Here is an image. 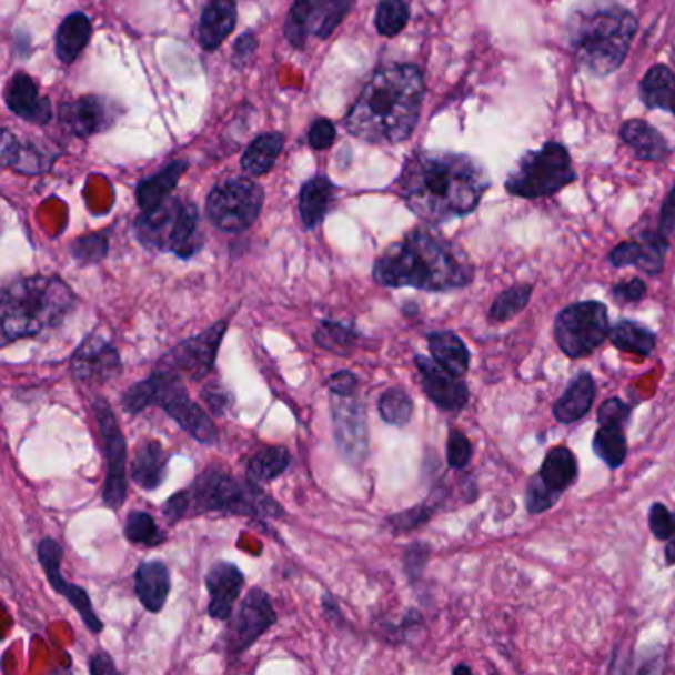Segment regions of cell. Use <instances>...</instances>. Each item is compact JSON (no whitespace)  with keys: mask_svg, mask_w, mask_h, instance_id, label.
I'll return each mask as SVG.
<instances>
[{"mask_svg":"<svg viewBox=\"0 0 675 675\" xmlns=\"http://www.w3.org/2000/svg\"><path fill=\"white\" fill-rule=\"evenodd\" d=\"M70 371L73 379L80 383L88 386H103L118 379L123 371V363L118 347L110 339L93 333L73 351Z\"/></svg>","mask_w":675,"mask_h":675,"instance_id":"cell-18","label":"cell"},{"mask_svg":"<svg viewBox=\"0 0 675 675\" xmlns=\"http://www.w3.org/2000/svg\"><path fill=\"white\" fill-rule=\"evenodd\" d=\"M92 37V22L83 12H73L58 28L56 34V54L64 62L72 64Z\"/></svg>","mask_w":675,"mask_h":675,"instance_id":"cell-32","label":"cell"},{"mask_svg":"<svg viewBox=\"0 0 675 675\" xmlns=\"http://www.w3.org/2000/svg\"><path fill=\"white\" fill-rule=\"evenodd\" d=\"M123 535L133 545H145V547H159L163 545V531L159 530L155 517L147 512H131L123 525Z\"/></svg>","mask_w":675,"mask_h":675,"instance_id":"cell-41","label":"cell"},{"mask_svg":"<svg viewBox=\"0 0 675 675\" xmlns=\"http://www.w3.org/2000/svg\"><path fill=\"white\" fill-rule=\"evenodd\" d=\"M187 169H189V163L173 161L169 167H164L161 173H157L155 177L139 183L138 204L141 212L155 209L161 202L167 201Z\"/></svg>","mask_w":675,"mask_h":675,"instance_id":"cell-34","label":"cell"},{"mask_svg":"<svg viewBox=\"0 0 675 675\" xmlns=\"http://www.w3.org/2000/svg\"><path fill=\"white\" fill-rule=\"evenodd\" d=\"M335 135H338V131H335V125L329 121V119H318L310 129V145L313 149H329L331 143L335 141Z\"/></svg>","mask_w":675,"mask_h":675,"instance_id":"cell-52","label":"cell"},{"mask_svg":"<svg viewBox=\"0 0 675 675\" xmlns=\"http://www.w3.org/2000/svg\"><path fill=\"white\" fill-rule=\"evenodd\" d=\"M531 295H533L531 283H520V285H513L510 290L500 293L490 310V321L503 323V321L512 320L530 305Z\"/></svg>","mask_w":675,"mask_h":675,"instance_id":"cell-42","label":"cell"},{"mask_svg":"<svg viewBox=\"0 0 675 675\" xmlns=\"http://www.w3.org/2000/svg\"><path fill=\"white\" fill-rule=\"evenodd\" d=\"M447 466L452 470H464L472 460V442L464 432L450 430L446 444Z\"/></svg>","mask_w":675,"mask_h":675,"instance_id":"cell-48","label":"cell"},{"mask_svg":"<svg viewBox=\"0 0 675 675\" xmlns=\"http://www.w3.org/2000/svg\"><path fill=\"white\" fill-rule=\"evenodd\" d=\"M575 181V167L566 147L551 141L538 151H527L521 157L505 179V189L520 199H543Z\"/></svg>","mask_w":675,"mask_h":675,"instance_id":"cell-9","label":"cell"},{"mask_svg":"<svg viewBox=\"0 0 675 675\" xmlns=\"http://www.w3.org/2000/svg\"><path fill=\"white\" fill-rule=\"evenodd\" d=\"M454 674H472V667L456 666V667H454Z\"/></svg>","mask_w":675,"mask_h":675,"instance_id":"cell-61","label":"cell"},{"mask_svg":"<svg viewBox=\"0 0 675 675\" xmlns=\"http://www.w3.org/2000/svg\"><path fill=\"white\" fill-rule=\"evenodd\" d=\"M430 548L424 543H414L406 551V557H404V568L411 576V581H416L420 575V571L426 565V558H429Z\"/></svg>","mask_w":675,"mask_h":675,"instance_id":"cell-53","label":"cell"},{"mask_svg":"<svg viewBox=\"0 0 675 675\" xmlns=\"http://www.w3.org/2000/svg\"><path fill=\"white\" fill-rule=\"evenodd\" d=\"M359 339L361 333L349 321L321 320L313 333V341L318 347L339 355H347L349 351H353Z\"/></svg>","mask_w":675,"mask_h":675,"instance_id":"cell-38","label":"cell"},{"mask_svg":"<svg viewBox=\"0 0 675 675\" xmlns=\"http://www.w3.org/2000/svg\"><path fill=\"white\" fill-rule=\"evenodd\" d=\"M4 98H7L9 110L14 115L27 119L30 123L47 125L50 118H52L50 101L40 95L37 82L30 75H27V73L12 75Z\"/></svg>","mask_w":675,"mask_h":675,"instance_id":"cell-23","label":"cell"},{"mask_svg":"<svg viewBox=\"0 0 675 675\" xmlns=\"http://www.w3.org/2000/svg\"><path fill=\"white\" fill-rule=\"evenodd\" d=\"M290 466H292V454L288 447L265 446L250 457L246 470L248 480L254 484H268L285 474Z\"/></svg>","mask_w":675,"mask_h":675,"instance_id":"cell-35","label":"cell"},{"mask_svg":"<svg viewBox=\"0 0 675 675\" xmlns=\"http://www.w3.org/2000/svg\"><path fill=\"white\" fill-rule=\"evenodd\" d=\"M629 416V406L626 402L621 399H608L603 402V406L596 412V419H598V426H626Z\"/></svg>","mask_w":675,"mask_h":675,"instance_id":"cell-50","label":"cell"},{"mask_svg":"<svg viewBox=\"0 0 675 675\" xmlns=\"http://www.w3.org/2000/svg\"><path fill=\"white\" fill-rule=\"evenodd\" d=\"M355 0H298L285 20V38L303 48L310 38H328L347 17Z\"/></svg>","mask_w":675,"mask_h":675,"instance_id":"cell-14","label":"cell"},{"mask_svg":"<svg viewBox=\"0 0 675 675\" xmlns=\"http://www.w3.org/2000/svg\"><path fill=\"white\" fill-rule=\"evenodd\" d=\"M636 32L638 20L616 0H588L566 22V38L578 64L596 78L621 68Z\"/></svg>","mask_w":675,"mask_h":675,"instance_id":"cell-4","label":"cell"},{"mask_svg":"<svg viewBox=\"0 0 675 675\" xmlns=\"http://www.w3.org/2000/svg\"><path fill=\"white\" fill-rule=\"evenodd\" d=\"M274 604L264 588H252L232 614L230 626L224 634V648L230 656H242L252 648L268 629L274 626Z\"/></svg>","mask_w":675,"mask_h":675,"instance_id":"cell-15","label":"cell"},{"mask_svg":"<svg viewBox=\"0 0 675 675\" xmlns=\"http://www.w3.org/2000/svg\"><path fill=\"white\" fill-rule=\"evenodd\" d=\"M333 436L341 456L353 466H361L369 456V424L365 404L356 394H331Z\"/></svg>","mask_w":675,"mask_h":675,"instance_id":"cell-16","label":"cell"},{"mask_svg":"<svg viewBox=\"0 0 675 675\" xmlns=\"http://www.w3.org/2000/svg\"><path fill=\"white\" fill-rule=\"evenodd\" d=\"M669 240L659 232H644L639 240L622 242L611 252V264L614 268L636 265L648 275H657L664 270Z\"/></svg>","mask_w":675,"mask_h":675,"instance_id":"cell-22","label":"cell"},{"mask_svg":"<svg viewBox=\"0 0 675 675\" xmlns=\"http://www.w3.org/2000/svg\"><path fill=\"white\" fill-rule=\"evenodd\" d=\"M323 611H325V616H328L331 622H338L339 618H341V611H339L338 603H335L329 594L323 596Z\"/></svg>","mask_w":675,"mask_h":675,"instance_id":"cell-59","label":"cell"},{"mask_svg":"<svg viewBox=\"0 0 675 675\" xmlns=\"http://www.w3.org/2000/svg\"><path fill=\"white\" fill-rule=\"evenodd\" d=\"M335 187L325 177H313L308 183L303 184L300 192V216L303 226L313 230L320 226L323 219L328 216L333 201Z\"/></svg>","mask_w":675,"mask_h":675,"instance_id":"cell-30","label":"cell"},{"mask_svg":"<svg viewBox=\"0 0 675 675\" xmlns=\"http://www.w3.org/2000/svg\"><path fill=\"white\" fill-rule=\"evenodd\" d=\"M406 24H409V7L404 0H381L374 19L379 34L386 38L396 37Z\"/></svg>","mask_w":675,"mask_h":675,"instance_id":"cell-44","label":"cell"},{"mask_svg":"<svg viewBox=\"0 0 675 675\" xmlns=\"http://www.w3.org/2000/svg\"><path fill=\"white\" fill-rule=\"evenodd\" d=\"M416 366L424 393L439 409L446 412H460L466 409L470 391L462 376L450 373L432 355H416Z\"/></svg>","mask_w":675,"mask_h":675,"instance_id":"cell-19","label":"cell"},{"mask_svg":"<svg viewBox=\"0 0 675 675\" xmlns=\"http://www.w3.org/2000/svg\"><path fill=\"white\" fill-rule=\"evenodd\" d=\"M37 548L38 561H40L42 571L47 575L48 584L54 588L56 593L62 594L66 601L72 604L73 611L78 612V616L82 618L83 624L88 626V629L92 634H101L103 632V622L100 621V616L93 611L90 594L85 593L82 586L68 583L64 576H62V571H60L62 557H64L62 545L56 538L44 537L40 538Z\"/></svg>","mask_w":675,"mask_h":675,"instance_id":"cell-17","label":"cell"},{"mask_svg":"<svg viewBox=\"0 0 675 675\" xmlns=\"http://www.w3.org/2000/svg\"><path fill=\"white\" fill-rule=\"evenodd\" d=\"M204 586L210 594V618L230 621L234 614L238 596L244 586V573L232 563L219 561L210 566L209 573L204 576Z\"/></svg>","mask_w":675,"mask_h":675,"instance_id":"cell-21","label":"cell"},{"mask_svg":"<svg viewBox=\"0 0 675 675\" xmlns=\"http://www.w3.org/2000/svg\"><path fill=\"white\" fill-rule=\"evenodd\" d=\"M430 355L456 376H464L470 371V351L466 343L452 331H432L429 333Z\"/></svg>","mask_w":675,"mask_h":675,"instance_id":"cell-31","label":"cell"},{"mask_svg":"<svg viewBox=\"0 0 675 675\" xmlns=\"http://www.w3.org/2000/svg\"><path fill=\"white\" fill-rule=\"evenodd\" d=\"M121 406L131 416H138L147 409L157 406L199 444L204 446L219 444L216 424L189 396L183 376L169 369L157 366L155 373H151L149 379L129 386L121 396Z\"/></svg>","mask_w":675,"mask_h":675,"instance_id":"cell-6","label":"cell"},{"mask_svg":"<svg viewBox=\"0 0 675 675\" xmlns=\"http://www.w3.org/2000/svg\"><path fill=\"white\" fill-rule=\"evenodd\" d=\"M202 399L206 402L209 411L216 416H222L224 412L229 411L230 402H232V396L220 384H210L209 389H204Z\"/></svg>","mask_w":675,"mask_h":675,"instance_id":"cell-54","label":"cell"},{"mask_svg":"<svg viewBox=\"0 0 675 675\" xmlns=\"http://www.w3.org/2000/svg\"><path fill=\"white\" fill-rule=\"evenodd\" d=\"M90 672L95 675L115 674V672H118V667H115L113 659H111L108 654L98 652V654H93V656L90 657Z\"/></svg>","mask_w":675,"mask_h":675,"instance_id":"cell-58","label":"cell"},{"mask_svg":"<svg viewBox=\"0 0 675 675\" xmlns=\"http://www.w3.org/2000/svg\"><path fill=\"white\" fill-rule=\"evenodd\" d=\"M621 138L642 161H664L669 155L666 139L648 121L629 119L622 123Z\"/></svg>","mask_w":675,"mask_h":675,"instance_id":"cell-27","label":"cell"},{"mask_svg":"<svg viewBox=\"0 0 675 675\" xmlns=\"http://www.w3.org/2000/svg\"><path fill=\"white\" fill-rule=\"evenodd\" d=\"M657 232L662 236L667 238L675 232V184L672 187V191L666 197V201L662 204L659 210V222H657Z\"/></svg>","mask_w":675,"mask_h":675,"instance_id":"cell-55","label":"cell"},{"mask_svg":"<svg viewBox=\"0 0 675 675\" xmlns=\"http://www.w3.org/2000/svg\"><path fill=\"white\" fill-rule=\"evenodd\" d=\"M492 179L475 157L450 151H420L406 161L396 189L424 222L442 224L477 209Z\"/></svg>","mask_w":675,"mask_h":675,"instance_id":"cell-1","label":"cell"},{"mask_svg":"<svg viewBox=\"0 0 675 675\" xmlns=\"http://www.w3.org/2000/svg\"><path fill=\"white\" fill-rule=\"evenodd\" d=\"M649 530L654 537L664 541L675 535V513L667 512L664 503H654L649 510Z\"/></svg>","mask_w":675,"mask_h":675,"instance_id":"cell-49","label":"cell"},{"mask_svg":"<svg viewBox=\"0 0 675 675\" xmlns=\"http://www.w3.org/2000/svg\"><path fill=\"white\" fill-rule=\"evenodd\" d=\"M135 236L147 250L189 260L202 248L199 210L192 202L169 197L155 209L141 212L135 220Z\"/></svg>","mask_w":675,"mask_h":675,"instance_id":"cell-8","label":"cell"},{"mask_svg":"<svg viewBox=\"0 0 675 675\" xmlns=\"http://www.w3.org/2000/svg\"><path fill=\"white\" fill-rule=\"evenodd\" d=\"M639 98L648 110H664L675 115L674 72L667 66H652L639 82Z\"/></svg>","mask_w":675,"mask_h":675,"instance_id":"cell-29","label":"cell"},{"mask_svg":"<svg viewBox=\"0 0 675 675\" xmlns=\"http://www.w3.org/2000/svg\"><path fill=\"white\" fill-rule=\"evenodd\" d=\"M229 331V321H216L212 328L184 339L174 345L167 355L159 359L157 366L169 369L191 381H202L216 365L222 339Z\"/></svg>","mask_w":675,"mask_h":675,"instance_id":"cell-13","label":"cell"},{"mask_svg":"<svg viewBox=\"0 0 675 675\" xmlns=\"http://www.w3.org/2000/svg\"><path fill=\"white\" fill-rule=\"evenodd\" d=\"M171 593V571L163 561H145L135 573V594L145 611L161 612Z\"/></svg>","mask_w":675,"mask_h":675,"instance_id":"cell-25","label":"cell"},{"mask_svg":"<svg viewBox=\"0 0 675 675\" xmlns=\"http://www.w3.org/2000/svg\"><path fill=\"white\" fill-rule=\"evenodd\" d=\"M424 93V75L416 66H386L374 73L349 111V133L376 145L406 141L419 123Z\"/></svg>","mask_w":675,"mask_h":675,"instance_id":"cell-2","label":"cell"},{"mask_svg":"<svg viewBox=\"0 0 675 675\" xmlns=\"http://www.w3.org/2000/svg\"><path fill=\"white\" fill-rule=\"evenodd\" d=\"M2 161L7 167L28 174L42 173L52 164V159L44 151H40L32 143H22L9 129H4L2 133Z\"/></svg>","mask_w":675,"mask_h":675,"instance_id":"cell-33","label":"cell"},{"mask_svg":"<svg viewBox=\"0 0 675 675\" xmlns=\"http://www.w3.org/2000/svg\"><path fill=\"white\" fill-rule=\"evenodd\" d=\"M110 252V242L108 234H88V236L78 238L72 244V256L80 264H98Z\"/></svg>","mask_w":675,"mask_h":675,"instance_id":"cell-45","label":"cell"},{"mask_svg":"<svg viewBox=\"0 0 675 675\" xmlns=\"http://www.w3.org/2000/svg\"><path fill=\"white\" fill-rule=\"evenodd\" d=\"M258 40L254 37V32H244L242 37L238 38L236 44H234V64L246 66L252 56L256 52Z\"/></svg>","mask_w":675,"mask_h":675,"instance_id":"cell-57","label":"cell"},{"mask_svg":"<svg viewBox=\"0 0 675 675\" xmlns=\"http://www.w3.org/2000/svg\"><path fill=\"white\" fill-rule=\"evenodd\" d=\"M282 149V133H264L248 145L246 153L242 155V169L252 177L268 173L274 167Z\"/></svg>","mask_w":675,"mask_h":675,"instance_id":"cell-39","label":"cell"},{"mask_svg":"<svg viewBox=\"0 0 675 675\" xmlns=\"http://www.w3.org/2000/svg\"><path fill=\"white\" fill-rule=\"evenodd\" d=\"M374 282L384 288H414L422 292H456L474 280L470 258L446 238L414 230L386 248L373 265Z\"/></svg>","mask_w":675,"mask_h":675,"instance_id":"cell-3","label":"cell"},{"mask_svg":"<svg viewBox=\"0 0 675 675\" xmlns=\"http://www.w3.org/2000/svg\"><path fill=\"white\" fill-rule=\"evenodd\" d=\"M379 414L389 426L404 429L414 414V402L406 391L389 389L379 399Z\"/></svg>","mask_w":675,"mask_h":675,"instance_id":"cell-43","label":"cell"},{"mask_svg":"<svg viewBox=\"0 0 675 675\" xmlns=\"http://www.w3.org/2000/svg\"><path fill=\"white\" fill-rule=\"evenodd\" d=\"M611 335L608 311L601 302H578L558 311L555 320L557 345L568 359H583Z\"/></svg>","mask_w":675,"mask_h":675,"instance_id":"cell-10","label":"cell"},{"mask_svg":"<svg viewBox=\"0 0 675 675\" xmlns=\"http://www.w3.org/2000/svg\"><path fill=\"white\" fill-rule=\"evenodd\" d=\"M329 393L356 394L359 393V379L351 371H339L329 376Z\"/></svg>","mask_w":675,"mask_h":675,"instance_id":"cell-56","label":"cell"},{"mask_svg":"<svg viewBox=\"0 0 675 675\" xmlns=\"http://www.w3.org/2000/svg\"><path fill=\"white\" fill-rule=\"evenodd\" d=\"M612 345L632 355L649 356L656 349L657 338L654 331L644 328L638 321H618L611 328Z\"/></svg>","mask_w":675,"mask_h":675,"instance_id":"cell-37","label":"cell"},{"mask_svg":"<svg viewBox=\"0 0 675 675\" xmlns=\"http://www.w3.org/2000/svg\"><path fill=\"white\" fill-rule=\"evenodd\" d=\"M593 450L606 466L611 470H618L628 456V442L624 436V426H612V424L601 426L594 434Z\"/></svg>","mask_w":675,"mask_h":675,"instance_id":"cell-40","label":"cell"},{"mask_svg":"<svg viewBox=\"0 0 675 675\" xmlns=\"http://www.w3.org/2000/svg\"><path fill=\"white\" fill-rule=\"evenodd\" d=\"M78 305L72 288L58 275H30L9 283L0 303L2 341L37 338L58 328Z\"/></svg>","mask_w":675,"mask_h":675,"instance_id":"cell-5","label":"cell"},{"mask_svg":"<svg viewBox=\"0 0 675 675\" xmlns=\"http://www.w3.org/2000/svg\"><path fill=\"white\" fill-rule=\"evenodd\" d=\"M189 515L199 517L204 513H222L234 517L254 520H282V505L270 497L254 482H242L222 470L202 472L187 490Z\"/></svg>","mask_w":675,"mask_h":675,"instance_id":"cell-7","label":"cell"},{"mask_svg":"<svg viewBox=\"0 0 675 675\" xmlns=\"http://www.w3.org/2000/svg\"><path fill=\"white\" fill-rule=\"evenodd\" d=\"M119 111L113 103L95 95H85L80 100L68 101L60 108V123L66 131L78 138H90L113 125Z\"/></svg>","mask_w":675,"mask_h":675,"instance_id":"cell-20","label":"cell"},{"mask_svg":"<svg viewBox=\"0 0 675 675\" xmlns=\"http://www.w3.org/2000/svg\"><path fill=\"white\" fill-rule=\"evenodd\" d=\"M236 27V2L234 0H209L202 10L199 40L204 50L216 48L232 34Z\"/></svg>","mask_w":675,"mask_h":675,"instance_id":"cell-26","label":"cell"},{"mask_svg":"<svg viewBox=\"0 0 675 675\" xmlns=\"http://www.w3.org/2000/svg\"><path fill=\"white\" fill-rule=\"evenodd\" d=\"M646 293H648V285L639 278H629L628 282L616 283L612 288L614 300L621 303L642 302L646 298Z\"/></svg>","mask_w":675,"mask_h":675,"instance_id":"cell-51","label":"cell"},{"mask_svg":"<svg viewBox=\"0 0 675 675\" xmlns=\"http://www.w3.org/2000/svg\"><path fill=\"white\" fill-rule=\"evenodd\" d=\"M264 204V191L252 179H229L216 184L206 201V214L216 229L240 234L256 222Z\"/></svg>","mask_w":675,"mask_h":675,"instance_id":"cell-11","label":"cell"},{"mask_svg":"<svg viewBox=\"0 0 675 675\" xmlns=\"http://www.w3.org/2000/svg\"><path fill=\"white\" fill-rule=\"evenodd\" d=\"M561 495H563V493L557 492V490H553L551 485L545 484V480L537 474L535 477H531L530 485H527V497H525V502H527V512H530L531 515H541V513L551 510V507L558 502Z\"/></svg>","mask_w":675,"mask_h":675,"instance_id":"cell-46","label":"cell"},{"mask_svg":"<svg viewBox=\"0 0 675 675\" xmlns=\"http://www.w3.org/2000/svg\"><path fill=\"white\" fill-rule=\"evenodd\" d=\"M666 561H667V565H675V535H674V537H672V541H669V543H667Z\"/></svg>","mask_w":675,"mask_h":675,"instance_id":"cell-60","label":"cell"},{"mask_svg":"<svg viewBox=\"0 0 675 675\" xmlns=\"http://www.w3.org/2000/svg\"><path fill=\"white\" fill-rule=\"evenodd\" d=\"M538 475L553 490L561 493L565 492L571 485L575 484V480L578 477V464H576L575 454L565 446L553 447L543 460Z\"/></svg>","mask_w":675,"mask_h":675,"instance_id":"cell-36","label":"cell"},{"mask_svg":"<svg viewBox=\"0 0 675 675\" xmlns=\"http://www.w3.org/2000/svg\"><path fill=\"white\" fill-rule=\"evenodd\" d=\"M594 396H596V384L593 376L588 373L576 374L573 383L568 384V389L555 404L553 414L561 424L578 422L593 409Z\"/></svg>","mask_w":675,"mask_h":675,"instance_id":"cell-28","label":"cell"},{"mask_svg":"<svg viewBox=\"0 0 675 675\" xmlns=\"http://www.w3.org/2000/svg\"><path fill=\"white\" fill-rule=\"evenodd\" d=\"M169 460H171V454L164 450L161 442L145 440L139 444L138 452L131 460L129 475L141 490L155 492L163 485L164 477H167Z\"/></svg>","mask_w":675,"mask_h":675,"instance_id":"cell-24","label":"cell"},{"mask_svg":"<svg viewBox=\"0 0 675 675\" xmlns=\"http://www.w3.org/2000/svg\"><path fill=\"white\" fill-rule=\"evenodd\" d=\"M93 414L100 429L101 446L105 456L103 503L111 510H121L128 500V440L119 429L115 412L105 399L93 401Z\"/></svg>","mask_w":675,"mask_h":675,"instance_id":"cell-12","label":"cell"},{"mask_svg":"<svg viewBox=\"0 0 675 675\" xmlns=\"http://www.w3.org/2000/svg\"><path fill=\"white\" fill-rule=\"evenodd\" d=\"M432 513H434V507L429 503H422V505H416V507L406 510V512L391 515L386 523L394 533H409V531L419 530L420 525H424L426 521L432 520Z\"/></svg>","mask_w":675,"mask_h":675,"instance_id":"cell-47","label":"cell"}]
</instances>
